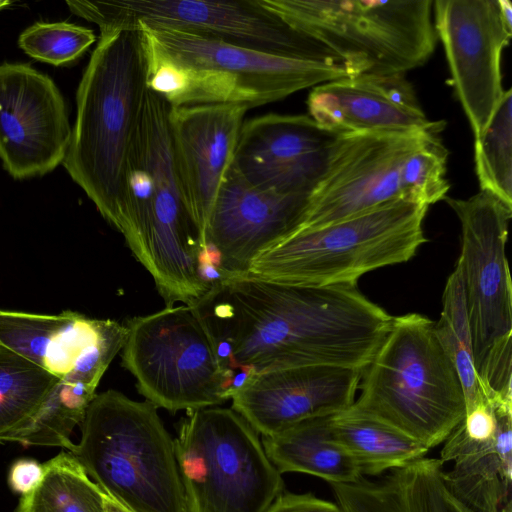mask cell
I'll list each match as a JSON object with an SVG mask.
<instances>
[{
  "label": "cell",
  "mask_w": 512,
  "mask_h": 512,
  "mask_svg": "<svg viewBox=\"0 0 512 512\" xmlns=\"http://www.w3.org/2000/svg\"><path fill=\"white\" fill-rule=\"evenodd\" d=\"M192 306L235 392L267 369L365 368L393 321L357 283L311 286L251 273L221 280Z\"/></svg>",
  "instance_id": "6da1fadb"
},
{
  "label": "cell",
  "mask_w": 512,
  "mask_h": 512,
  "mask_svg": "<svg viewBox=\"0 0 512 512\" xmlns=\"http://www.w3.org/2000/svg\"><path fill=\"white\" fill-rule=\"evenodd\" d=\"M147 92L140 32L100 34L77 89L76 121L62 163L121 234L126 226L128 157Z\"/></svg>",
  "instance_id": "7a4b0ae2"
},
{
  "label": "cell",
  "mask_w": 512,
  "mask_h": 512,
  "mask_svg": "<svg viewBox=\"0 0 512 512\" xmlns=\"http://www.w3.org/2000/svg\"><path fill=\"white\" fill-rule=\"evenodd\" d=\"M171 105L148 89L126 173L125 241L167 306L193 305L207 288L199 277L205 244L186 207L169 133Z\"/></svg>",
  "instance_id": "3957f363"
},
{
  "label": "cell",
  "mask_w": 512,
  "mask_h": 512,
  "mask_svg": "<svg viewBox=\"0 0 512 512\" xmlns=\"http://www.w3.org/2000/svg\"><path fill=\"white\" fill-rule=\"evenodd\" d=\"M147 87L172 107L249 109L347 76L340 64L301 60L171 29L139 27Z\"/></svg>",
  "instance_id": "277c9868"
},
{
  "label": "cell",
  "mask_w": 512,
  "mask_h": 512,
  "mask_svg": "<svg viewBox=\"0 0 512 512\" xmlns=\"http://www.w3.org/2000/svg\"><path fill=\"white\" fill-rule=\"evenodd\" d=\"M429 318L393 317L345 411L383 422L426 446L443 443L466 414L457 370Z\"/></svg>",
  "instance_id": "5b68a950"
},
{
  "label": "cell",
  "mask_w": 512,
  "mask_h": 512,
  "mask_svg": "<svg viewBox=\"0 0 512 512\" xmlns=\"http://www.w3.org/2000/svg\"><path fill=\"white\" fill-rule=\"evenodd\" d=\"M101 490L133 512H185L174 439L157 407L116 390L96 394L70 452Z\"/></svg>",
  "instance_id": "8992f818"
},
{
  "label": "cell",
  "mask_w": 512,
  "mask_h": 512,
  "mask_svg": "<svg viewBox=\"0 0 512 512\" xmlns=\"http://www.w3.org/2000/svg\"><path fill=\"white\" fill-rule=\"evenodd\" d=\"M259 1L334 52L347 76L404 75L424 65L436 46L431 0Z\"/></svg>",
  "instance_id": "52a82bcc"
},
{
  "label": "cell",
  "mask_w": 512,
  "mask_h": 512,
  "mask_svg": "<svg viewBox=\"0 0 512 512\" xmlns=\"http://www.w3.org/2000/svg\"><path fill=\"white\" fill-rule=\"evenodd\" d=\"M428 207L397 201L323 227L299 230L263 252L248 273L281 282L327 286L410 260L427 239Z\"/></svg>",
  "instance_id": "ba28073f"
},
{
  "label": "cell",
  "mask_w": 512,
  "mask_h": 512,
  "mask_svg": "<svg viewBox=\"0 0 512 512\" xmlns=\"http://www.w3.org/2000/svg\"><path fill=\"white\" fill-rule=\"evenodd\" d=\"M174 446L185 512H265L284 491L259 434L232 408L190 411Z\"/></svg>",
  "instance_id": "9c48e42d"
},
{
  "label": "cell",
  "mask_w": 512,
  "mask_h": 512,
  "mask_svg": "<svg viewBox=\"0 0 512 512\" xmlns=\"http://www.w3.org/2000/svg\"><path fill=\"white\" fill-rule=\"evenodd\" d=\"M122 364L157 408L188 412L217 406L235 393L192 305H171L127 320Z\"/></svg>",
  "instance_id": "30bf717a"
},
{
  "label": "cell",
  "mask_w": 512,
  "mask_h": 512,
  "mask_svg": "<svg viewBox=\"0 0 512 512\" xmlns=\"http://www.w3.org/2000/svg\"><path fill=\"white\" fill-rule=\"evenodd\" d=\"M100 34L139 27L171 29L287 58L341 64L334 52L293 29L259 0L67 1Z\"/></svg>",
  "instance_id": "8fae6325"
},
{
  "label": "cell",
  "mask_w": 512,
  "mask_h": 512,
  "mask_svg": "<svg viewBox=\"0 0 512 512\" xmlns=\"http://www.w3.org/2000/svg\"><path fill=\"white\" fill-rule=\"evenodd\" d=\"M461 225L460 267L476 373L490 350L512 337V287L506 242L512 207L480 190L467 199L445 196Z\"/></svg>",
  "instance_id": "7c38bea8"
},
{
  "label": "cell",
  "mask_w": 512,
  "mask_h": 512,
  "mask_svg": "<svg viewBox=\"0 0 512 512\" xmlns=\"http://www.w3.org/2000/svg\"><path fill=\"white\" fill-rule=\"evenodd\" d=\"M440 132L339 135L309 196L299 230L323 227L403 201L400 174L405 160L429 135Z\"/></svg>",
  "instance_id": "4fadbf2b"
},
{
  "label": "cell",
  "mask_w": 512,
  "mask_h": 512,
  "mask_svg": "<svg viewBox=\"0 0 512 512\" xmlns=\"http://www.w3.org/2000/svg\"><path fill=\"white\" fill-rule=\"evenodd\" d=\"M433 13L450 83L476 139L505 91L501 55L512 36V20L503 16L499 0H437Z\"/></svg>",
  "instance_id": "5bb4252c"
},
{
  "label": "cell",
  "mask_w": 512,
  "mask_h": 512,
  "mask_svg": "<svg viewBox=\"0 0 512 512\" xmlns=\"http://www.w3.org/2000/svg\"><path fill=\"white\" fill-rule=\"evenodd\" d=\"M71 134L64 99L50 77L26 64H0V159L13 178L55 169Z\"/></svg>",
  "instance_id": "9a60e30c"
},
{
  "label": "cell",
  "mask_w": 512,
  "mask_h": 512,
  "mask_svg": "<svg viewBox=\"0 0 512 512\" xmlns=\"http://www.w3.org/2000/svg\"><path fill=\"white\" fill-rule=\"evenodd\" d=\"M309 196L283 194L251 185L234 163L215 200L207 229L212 248L227 277L248 273L265 251L302 225Z\"/></svg>",
  "instance_id": "2e32d148"
},
{
  "label": "cell",
  "mask_w": 512,
  "mask_h": 512,
  "mask_svg": "<svg viewBox=\"0 0 512 512\" xmlns=\"http://www.w3.org/2000/svg\"><path fill=\"white\" fill-rule=\"evenodd\" d=\"M364 369L306 365L262 370L234 393L232 409L261 436L273 435L350 408Z\"/></svg>",
  "instance_id": "e0dca14e"
},
{
  "label": "cell",
  "mask_w": 512,
  "mask_h": 512,
  "mask_svg": "<svg viewBox=\"0 0 512 512\" xmlns=\"http://www.w3.org/2000/svg\"><path fill=\"white\" fill-rule=\"evenodd\" d=\"M338 136L309 115L257 116L244 122L233 163L257 188L310 196Z\"/></svg>",
  "instance_id": "ac0fdd59"
},
{
  "label": "cell",
  "mask_w": 512,
  "mask_h": 512,
  "mask_svg": "<svg viewBox=\"0 0 512 512\" xmlns=\"http://www.w3.org/2000/svg\"><path fill=\"white\" fill-rule=\"evenodd\" d=\"M248 107L203 104L172 107L169 133L186 207L206 247V229L220 187L234 161Z\"/></svg>",
  "instance_id": "d6986e66"
},
{
  "label": "cell",
  "mask_w": 512,
  "mask_h": 512,
  "mask_svg": "<svg viewBox=\"0 0 512 512\" xmlns=\"http://www.w3.org/2000/svg\"><path fill=\"white\" fill-rule=\"evenodd\" d=\"M307 108L316 123L336 135L409 134L445 127V122L427 118L403 74H360L317 85L308 95Z\"/></svg>",
  "instance_id": "ffe728a7"
},
{
  "label": "cell",
  "mask_w": 512,
  "mask_h": 512,
  "mask_svg": "<svg viewBox=\"0 0 512 512\" xmlns=\"http://www.w3.org/2000/svg\"><path fill=\"white\" fill-rule=\"evenodd\" d=\"M485 397L496 418L494 435L471 438L461 422L443 442L439 459L453 462L445 476L461 501L475 512H500L511 498L512 400L494 393Z\"/></svg>",
  "instance_id": "44dd1931"
},
{
  "label": "cell",
  "mask_w": 512,
  "mask_h": 512,
  "mask_svg": "<svg viewBox=\"0 0 512 512\" xmlns=\"http://www.w3.org/2000/svg\"><path fill=\"white\" fill-rule=\"evenodd\" d=\"M127 327L122 325L60 377L37 411L22 425L2 438L25 446H57L71 452V435L82 424L95 397L96 388L110 363L124 346Z\"/></svg>",
  "instance_id": "7402d4cb"
},
{
  "label": "cell",
  "mask_w": 512,
  "mask_h": 512,
  "mask_svg": "<svg viewBox=\"0 0 512 512\" xmlns=\"http://www.w3.org/2000/svg\"><path fill=\"white\" fill-rule=\"evenodd\" d=\"M121 325L72 311L42 315L0 310V346L60 378Z\"/></svg>",
  "instance_id": "603a6c76"
},
{
  "label": "cell",
  "mask_w": 512,
  "mask_h": 512,
  "mask_svg": "<svg viewBox=\"0 0 512 512\" xmlns=\"http://www.w3.org/2000/svg\"><path fill=\"white\" fill-rule=\"evenodd\" d=\"M330 485L342 512H475L452 491L439 458L425 456L374 480Z\"/></svg>",
  "instance_id": "cb8c5ba5"
},
{
  "label": "cell",
  "mask_w": 512,
  "mask_h": 512,
  "mask_svg": "<svg viewBox=\"0 0 512 512\" xmlns=\"http://www.w3.org/2000/svg\"><path fill=\"white\" fill-rule=\"evenodd\" d=\"M331 416L306 419L276 434L262 436L266 455L281 474H309L330 484L353 483L362 477L353 457L335 439Z\"/></svg>",
  "instance_id": "d4e9b609"
},
{
  "label": "cell",
  "mask_w": 512,
  "mask_h": 512,
  "mask_svg": "<svg viewBox=\"0 0 512 512\" xmlns=\"http://www.w3.org/2000/svg\"><path fill=\"white\" fill-rule=\"evenodd\" d=\"M335 439L350 453L362 477H378L425 457L429 449L376 419L343 411L331 416Z\"/></svg>",
  "instance_id": "484cf974"
},
{
  "label": "cell",
  "mask_w": 512,
  "mask_h": 512,
  "mask_svg": "<svg viewBox=\"0 0 512 512\" xmlns=\"http://www.w3.org/2000/svg\"><path fill=\"white\" fill-rule=\"evenodd\" d=\"M44 469L42 481L22 495L16 512H106L105 493L73 454L59 453Z\"/></svg>",
  "instance_id": "4316f807"
},
{
  "label": "cell",
  "mask_w": 512,
  "mask_h": 512,
  "mask_svg": "<svg viewBox=\"0 0 512 512\" xmlns=\"http://www.w3.org/2000/svg\"><path fill=\"white\" fill-rule=\"evenodd\" d=\"M434 329L459 375L467 414L484 399V395L475 369L462 275L457 263L447 279L441 316L434 323Z\"/></svg>",
  "instance_id": "83f0119b"
},
{
  "label": "cell",
  "mask_w": 512,
  "mask_h": 512,
  "mask_svg": "<svg viewBox=\"0 0 512 512\" xmlns=\"http://www.w3.org/2000/svg\"><path fill=\"white\" fill-rule=\"evenodd\" d=\"M58 379L0 346V443L37 411Z\"/></svg>",
  "instance_id": "f1b7e54d"
},
{
  "label": "cell",
  "mask_w": 512,
  "mask_h": 512,
  "mask_svg": "<svg viewBox=\"0 0 512 512\" xmlns=\"http://www.w3.org/2000/svg\"><path fill=\"white\" fill-rule=\"evenodd\" d=\"M475 172L480 190L512 207V90L504 94L488 125L474 142Z\"/></svg>",
  "instance_id": "f546056e"
},
{
  "label": "cell",
  "mask_w": 512,
  "mask_h": 512,
  "mask_svg": "<svg viewBox=\"0 0 512 512\" xmlns=\"http://www.w3.org/2000/svg\"><path fill=\"white\" fill-rule=\"evenodd\" d=\"M448 154L440 133H434L407 157L400 174L403 201L428 207L447 196Z\"/></svg>",
  "instance_id": "4dcf8cb0"
},
{
  "label": "cell",
  "mask_w": 512,
  "mask_h": 512,
  "mask_svg": "<svg viewBox=\"0 0 512 512\" xmlns=\"http://www.w3.org/2000/svg\"><path fill=\"white\" fill-rule=\"evenodd\" d=\"M96 40L93 30L68 22H38L26 28L18 39L30 57L54 66L79 58Z\"/></svg>",
  "instance_id": "1f68e13d"
},
{
  "label": "cell",
  "mask_w": 512,
  "mask_h": 512,
  "mask_svg": "<svg viewBox=\"0 0 512 512\" xmlns=\"http://www.w3.org/2000/svg\"><path fill=\"white\" fill-rule=\"evenodd\" d=\"M265 512H342L336 502L316 497L312 493L283 491Z\"/></svg>",
  "instance_id": "d6a6232c"
},
{
  "label": "cell",
  "mask_w": 512,
  "mask_h": 512,
  "mask_svg": "<svg viewBox=\"0 0 512 512\" xmlns=\"http://www.w3.org/2000/svg\"><path fill=\"white\" fill-rule=\"evenodd\" d=\"M44 474V464L34 459H19L10 468L8 482L13 491L26 495L40 484Z\"/></svg>",
  "instance_id": "836d02e7"
},
{
  "label": "cell",
  "mask_w": 512,
  "mask_h": 512,
  "mask_svg": "<svg viewBox=\"0 0 512 512\" xmlns=\"http://www.w3.org/2000/svg\"><path fill=\"white\" fill-rule=\"evenodd\" d=\"M104 504L106 512H133L106 494L104 495Z\"/></svg>",
  "instance_id": "e575fe53"
},
{
  "label": "cell",
  "mask_w": 512,
  "mask_h": 512,
  "mask_svg": "<svg viewBox=\"0 0 512 512\" xmlns=\"http://www.w3.org/2000/svg\"><path fill=\"white\" fill-rule=\"evenodd\" d=\"M11 2L6 0H0V10L4 9L5 7L9 6Z\"/></svg>",
  "instance_id": "d590c367"
}]
</instances>
